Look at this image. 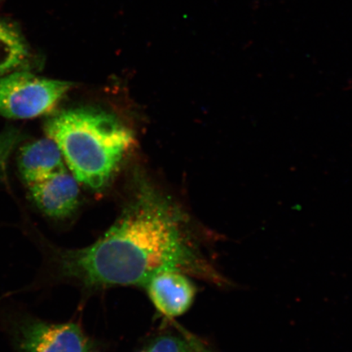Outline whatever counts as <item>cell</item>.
Listing matches in <instances>:
<instances>
[{
	"mask_svg": "<svg viewBox=\"0 0 352 352\" xmlns=\"http://www.w3.org/2000/svg\"><path fill=\"white\" fill-rule=\"evenodd\" d=\"M140 352H147V351H140Z\"/></svg>",
	"mask_w": 352,
	"mask_h": 352,
	"instance_id": "10",
	"label": "cell"
},
{
	"mask_svg": "<svg viewBox=\"0 0 352 352\" xmlns=\"http://www.w3.org/2000/svg\"><path fill=\"white\" fill-rule=\"evenodd\" d=\"M45 132L77 182L95 191L107 186L134 143L116 116L94 107L57 113L47 121Z\"/></svg>",
	"mask_w": 352,
	"mask_h": 352,
	"instance_id": "2",
	"label": "cell"
},
{
	"mask_svg": "<svg viewBox=\"0 0 352 352\" xmlns=\"http://www.w3.org/2000/svg\"><path fill=\"white\" fill-rule=\"evenodd\" d=\"M54 281L98 290L143 286L162 272H182L218 287L231 283L208 257V241L182 206L140 184L111 227L89 245L63 248L37 241Z\"/></svg>",
	"mask_w": 352,
	"mask_h": 352,
	"instance_id": "1",
	"label": "cell"
},
{
	"mask_svg": "<svg viewBox=\"0 0 352 352\" xmlns=\"http://www.w3.org/2000/svg\"><path fill=\"white\" fill-rule=\"evenodd\" d=\"M189 277L179 272H162L152 276L143 287L160 314L178 318L186 314L196 297V286Z\"/></svg>",
	"mask_w": 352,
	"mask_h": 352,
	"instance_id": "6",
	"label": "cell"
},
{
	"mask_svg": "<svg viewBox=\"0 0 352 352\" xmlns=\"http://www.w3.org/2000/svg\"><path fill=\"white\" fill-rule=\"evenodd\" d=\"M201 343L188 342L178 336L166 334L156 338L147 352H208Z\"/></svg>",
	"mask_w": 352,
	"mask_h": 352,
	"instance_id": "9",
	"label": "cell"
},
{
	"mask_svg": "<svg viewBox=\"0 0 352 352\" xmlns=\"http://www.w3.org/2000/svg\"><path fill=\"white\" fill-rule=\"evenodd\" d=\"M4 324L16 352H88L89 341L77 323H52L28 312H8Z\"/></svg>",
	"mask_w": 352,
	"mask_h": 352,
	"instance_id": "4",
	"label": "cell"
},
{
	"mask_svg": "<svg viewBox=\"0 0 352 352\" xmlns=\"http://www.w3.org/2000/svg\"><path fill=\"white\" fill-rule=\"evenodd\" d=\"M88 352H94V351H88Z\"/></svg>",
	"mask_w": 352,
	"mask_h": 352,
	"instance_id": "11",
	"label": "cell"
},
{
	"mask_svg": "<svg viewBox=\"0 0 352 352\" xmlns=\"http://www.w3.org/2000/svg\"><path fill=\"white\" fill-rule=\"evenodd\" d=\"M30 60V48L19 26L0 19V77L26 70Z\"/></svg>",
	"mask_w": 352,
	"mask_h": 352,
	"instance_id": "8",
	"label": "cell"
},
{
	"mask_svg": "<svg viewBox=\"0 0 352 352\" xmlns=\"http://www.w3.org/2000/svg\"><path fill=\"white\" fill-rule=\"evenodd\" d=\"M78 182L68 170L50 176L28 186L34 205L48 219L55 221L72 217L79 206Z\"/></svg>",
	"mask_w": 352,
	"mask_h": 352,
	"instance_id": "5",
	"label": "cell"
},
{
	"mask_svg": "<svg viewBox=\"0 0 352 352\" xmlns=\"http://www.w3.org/2000/svg\"><path fill=\"white\" fill-rule=\"evenodd\" d=\"M73 83L38 77L19 70L0 77V116L29 120L52 111Z\"/></svg>",
	"mask_w": 352,
	"mask_h": 352,
	"instance_id": "3",
	"label": "cell"
},
{
	"mask_svg": "<svg viewBox=\"0 0 352 352\" xmlns=\"http://www.w3.org/2000/svg\"><path fill=\"white\" fill-rule=\"evenodd\" d=\"M65 164L60 148L50 138L24 145L17 158L21 177L28 186L66 170Z\"/></svg>",
	"mask_w": 352,
	"mask_h": 352,
	"instance_id": "7",
	"label": "cell"
}]
</instances>
